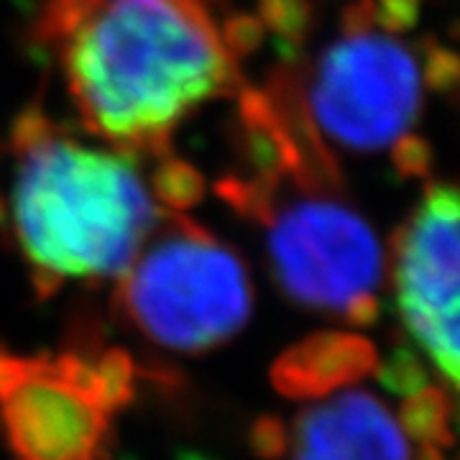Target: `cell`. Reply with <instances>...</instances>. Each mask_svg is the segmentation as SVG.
Returning a JSON list of instances; mask_svg holds the SVG:
<instances>
[{
	"mask_svg": "<svg viewBox=\"0 0 460 460\" xmlns=\"http://www.w3.org/2000/svg\"><path fill=\"white\" fill-rule=\"evenodd\" d=\"M241 29L215 0H47L31 47L77 128L159 156L199 108L238 93L241 54L253 41Z\"/></svg>",
	"mask_w": 460,
	"mask_h": 460,
	"instance_id": "6da1fadb",
	"label": "cell"
},
{
	"mask_svg": "<svg viewBox=\"0 0 460 460\" xmlns=\"http://www.w3.org/2000/svg\"><path fill=\"white\" fill-rule=\"evenodd\" d=\"M199 190L198 169L172 154L123 151L29 108L0 154V230L51 296L65 281L118 279Z\"/></svg>",
	"mask_w": 460,
	"mask_h": 460,
	"instance_id": "7a4b0ae2",
	"label": "cell"
},
{
	"mask_svg": "<svg viewBox=\"0 0 460 460\" xmlns=\"http://www.w3.org/2000/svg\"><path fill=\"white\" fill-rule=\"evenodd\" d=\"M238 159L215 192L261 235L281 295L350 328L376 325L386 251L338 162L274 90L238 100Z\"/></svg>",
	"mask_w": 460,
	"mask_h": 460,
	"instance_id": "3957f363",
	"label": "cell"
},
{
	"mask_svg": "<svg viewBox=\"0 0 460 460\" xmlns=\"http://www.w3.org/2000/svg\"><path fill=\"white\" fill-rule=\"evenodd\" d=\"M456 80V54L422 29V0H348L332 31L271 90L335 162L384 159L425 177L432 154L422 126Z\"/></svg>",
	"mask_w": 460,
	"mask_h": 460,
	"instance_id": "277c9868",
	"label": "cell"
},
{
	"mask_svg": "<svg viewBox=\"0 0 460 460\" xmlns=\"http://www.w3.org/2000/svg\"><path fill=\"white\" fill-rule=\"evenodd\" d=\"M115 281L118 314L174 353H205L228 343L253 313L246 261L181 210L166 215Z\"/></svg>",
	"mask_w": 460,
	"mask_h": 460,
	"instance_id": "5b68a950",
	"label": "cell"
},
{
	"mask_svg": "<svg viewBox=\"0 0 460 460\" xmlns=\"http://www.w3.org/2000/svg\"><path fill=\"white\" fill-rule=\"evenodd\" d=\"M458 192L428 181L420 202L394 233L386 269L402 328L447 381L458 386Z\"/></svg>",
	"mask_w": 460,
	"mask_h": 460,
	"instance_id": "8992f818",
	"label": "cell"
},
{
	"mask_svg": "<svg viewBox=\"0 0 460 460\" xmlns=\"http://www.w3.org/2000/svg\"><path fill=\"white\" fill-rule=\"evenodd\" d=\"M0 429L13 460H100L111 414L51 374L49 353L31 356L26 376L0 396Z\"/></svg>",
	"mask_w": 460,
	"mask_h": 460,
	"instance_id": "52a82bcc",
	"label": "cell"
},
{
	"mask_svg": "<svg viewBox=\"0 0 460 460\" xmlns=\"http://www.w3.org/2000/svg\"><path fill=\"white\" fill-rule=\"evenodd\" d=\"M289 453L292 460H411L410 438L389 407L353 386L296 417Z\"/></svg>",
	"mask_w": 460,
	"mask_h": 460,
	"instance_id": "ba28073f",
	"label": "cell"
},
{
	"mask_svg": "<svg viewBox=\"0 0 460 460\" xmlns=\"http://www.w3.org/2000/svg\"><path fill=\"white\" fill-rule=\"evenodd\" d=\"M378 350L350 330H323L289 345L271 366V384L281 396L307 402L356 386L376 371Z\"/></svg>",
	"mask_w": 460,
	"mask_h": 460,
	"instance_id": "9c48e42d",
	"label": "cell"
},
{
	"mask_svg": "<svg viewBox=\"0 0 460 460\" xmlns=\"http://www.w3.org/2000/svg\"><path fill=\"white\" fill-rule=\"evenodd\" d=\"M399 425L407 438L417 443H432L440 447L453 445V404L440 386H422L420 392L404 396L399 407Z\"/></svg>",
	"mask_w": 460,
	"mask_h": 460,
	"instance_id": "30bf717a",
	"label": "cell"
},
{
	"mask_svg": "<svg viewBox=\"0 0 460 460\" xmlns=\"http://www.w3.org/2000/svg\"><path fill=\"white\" fill-rule=\"evenodd\" d=\"M100 378V404L108 414L131 407L136 399L138 366L123 348H108L95 358Z\"/></svg>",
	"mask_w": 460,
	"mask_h": 460,
	"instance_id": "8fae6325",
	"label": "cell"
},
{
	"mask_svg": "<svg viewBox=\"0 0 460 460\" xmlns=\"http://www.w3.org/2000/svg\"><path fill=\"white\" fill-rule=\"evenodd\" d=\"M374 376L378 384L399 396H410L429 384V371L420 350L410 343H399L392 348V353L381 361L378 358Z\"/></svg>",
	"mask_w": 460,
	"mask_h": 460,
	"instance_id": "7c38bea8",
	"label": "cell"
},
{
	"mask_svg": "<svg viewBox=\"0 0 460 460\" xmlns=\"http://www.w3.org/2000/svg\"><path fill=\"white\" fill-rule=\"evenodd\" d=\"M248 445L261 460H281L289 453V429L274 414H263L248 432Z\"/></svg>",
	"mask_w": 460,
	"mask_h": 460,
	"instance_id": "4fadbf2b",
	"label": "cell"
},
{
	"mask_svg": "<svg viewBox=\"0 0 460 460\" xmlns=\"http://www.w3.org/2000/svg\"><path fill=\"white\" fill-rule=\"evenodd\" d=\"M417 460H445V447L432 443H420V453Z\"/></svg>",
	"mask_w": 460,
	"mask_h": 460,
	"instance_id": "5bb4252c",
	"label": "cell"
},
{
	"mask_svg": "<svg viewBox=\"0 0 460 460\" xmlns=\"http://www.w3.org/2000/svg\"><path fill=\"white\" fill-rule=\"evenodd\" d=\"M100 460H108V458H100Z\"/></svg>",
	"mask_w": 460,
	"mask_h": 460,
	"instance_id": "9a60e30c",
	"label": "cell"
}]
</instances>
